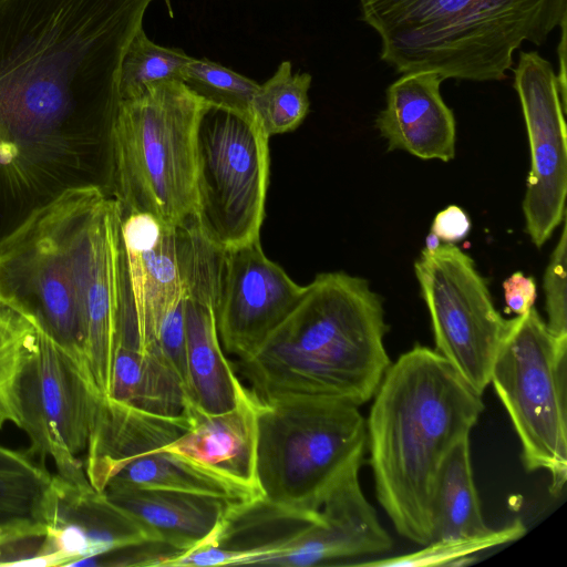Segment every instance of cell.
<instances>
[{"label": "cell", "instance_id": "cell-20", "mask_svg": "<svg viewBox=\"0 0 567 567\" xmlns=\"http://www.w3.org/2000/svg\"><path fill=\"white\" fill-rule=\"evenodd\" d=\"M260 403L248 389L234 409L207 414L187 399L189 426L163 447L262 496L256 473Z\"/></svg>", "mask_w": 567, "mask_h": 567}, {"label": "cell", "instance_id": "cell-28", "mask_svg": "<svg viewBox=\"0 0 567 567\" xmlns=\"http://www.w3.org/2000/svg\"><path fill=\"white\" fill-rule=\"evenodd\" d=\"M526 534L520 519L499 529H491L482 535L457 537L430 542L422 549L395 557L353 563L355 566L370 567H429L460 566L468 564L480 551L515 542Z\"/></svg>", "mask_w": 567, "mask_h": 567}, {"label": "cell", "instance_id": "cell-32", "mask_svg": "<svg viewBox=\"0 0 567 567\" xmlns=\"http://www.w3.org/2000/svg\"><path fill=\"white\" fill-rule=\"evenodd\" d=\"M503 289L508 312L522 316L534 307L536 282L533 277L514 272L503 282Z\"/></svg>", "mask_w": 567, "mask_h": 567}, {"label": "cell", "instance_id": "cell-1", "mask_svg": "<svg viewBox=\"0 0 567 567\" xmlns=\"http://www.w3.org/2000/svg\"><path fill=\"white\" fill-rule=\"evenodd\" d=\"M154 0H0V127L111 138L126 50Z\"/></svg>", "mask_w": 567, "mask_h": 567}, {"label": "cell", "instance_id": "cell-23", "mask_svg": "<svg viewBox=\"0 0 567 567\" xmlns=\"http://www.w3.org/2000/svg\"><path fill=\"white\" fill-rule=\"evenodd\" d=\"M320 519V511L295 509L260 496L229 504L217 530L206 543L240 553L246 558L245 565H265Z\"/></svg>", "mask_w": 567, "mask_h": 567}, {"label": "cell", "instance_id": "cell-4", "mask_svg": "<svg viewBox=\"0 0 567 567\" xmlns=\"http://www.w3.org/2000/svg\"><path fill=\"white\" fill-rule=\"evenodd\" d=\"M381 40V59L400 73L499 81L525 41L542 45L567 18V0H359Z\"/></svg>", "mask_w": 567, "mask_h": 567}, {"label": "cell", "instance_id": "cell-24", "mask_svg": "<svg viewBox=\"0 0 567 567\" xmlns=\"http://www.w3.org/2000/svg\"><path fill=\"white\" fill-rule=\"evenodd\" d=\"M53 475L29 452L0 444V551L45 535Z\"/></svg>", "mask_w": 567, "mask_h": 567}, {"label": "cell", "instance_id": "cell-21", "mask_svg": "<svg viewBox=\"0 0 567 567\" xmlns=\"http://www.w3.org/2000/svg\"><path fill=\"white\" fill-rule=\"evenodd\" d=\"M442 81L435 72L415 71L388 87L375 125L389 151L402 150L422 159L454 158L455 118L441 96Z\"/></svg>", "mask_w": 567, "mask_h": 567}, {"label": "cell", "instance_id": "cell-11", "mask_svg": "<svg viewBox=\"0 0 567 567\" xmlns=\"http://www.w3.org/2000/svg\"><path fill=\"white\" fill-rule=\"evenodd\" d=\"M100 400L73 359L37 321L16 386L18 427L30 439L28 452L51 457L56 474L69 482L90 483L79 454L86 450Z\"/></svg>", "mask_w": 567, "mask_h": 567}, {"label": "cell", "instance_id": "cell-16", "mask_svg": "<svg viewBox=\"0 0 567 567\" xmlns=\"http://www.w3.org/2000/svg\"><path fill=\"white\" fill-rule=\"evenodd\" d=\"M305 291L264 252L260 240L224 254L215 306L225 352L239 359L252 354L290 313Z\"/></svg>", "mask_w": 567, "mask_h": 567}, {"label": "cell", "instance_id": "cell-19", "mask_svg": "<svg viewBox=\"0 0 567 567\" xmlns=\"http://www.w3.org/2000/svg\"><path fill=\"white\" fill-rule=\"evenodd\" d=\"M223 268L199 271L186 284L185 369L186 393L207 414L234 409L247 393L221 346L215 306Z\"/></svg>", "mask_w": 567, "mask_h": 567}, {"label": "cell", "instance_id": "cell-30", "mask_svg": "<svg viewBox=\"0 0 567 567\" xmlns=\"http://www.w3.org/2000/svg\"><path fill=\"white\" fill-rule=\"evenodd\" d=\"M182 82L210 104L250 112V103L259 87L255 81L206 59L188 62Z\"/></svg>", "mask_w": 567, "mask_h": 567}, {"label": "cell", "instance_id": "cell-26", "mask_svg": "<svg viewBox=\"0 0 567 567\" xmlns=\"http://www.w3.org/2000/svg\"><path fill=\"white\" fill-rule=\"evenodd\" d=\"M489 528L482 515L474 483L470 436L460 440L444 457L431 499V542L482 535Z\"/></svg>", "mask_w": 567, "mask_h": 567}, {"label": "cell", "instance_id": "cell-9", "mask_svg": "<svg viewBox=\"0 0 567 567\" xmlns=\"http://www.w3.org/2000/svg\"><path fill=\"white\" fill-rule=\"evenodd\" d=\"M189 426L187 413L162 415L112 399L100 400L83 463L99 492L123 488L168 489L212 496L228 503L260 495L163 446Z\"/></svg>", "mask_w": 567, "mask_h": 567}, {"label": "cell", "instance_id": "cell-27", "mask_svg": "<svg viewBox=\"0 0 567 567\" xmlns=\"http://www.w3.org/2000/svg\"><path fill=\"white\" fill-rule=\"evenodd\" d=\"M309 73H292L289 61H284L275 74L259 85L251 103L250 113L264 133L270 138L295 131L309 112Z\"/></svg>", "mask_w": 567, "mask_h": 567}, {"label": "cell", "instance_id": "cell-7", "mask_svg": "<svg viewBox=\"0 0 567 567\" xmlns=\"http://www.w3.org/2000/svg\"><path fill=\"white\" fill-rule=\"evenodd\" d=\"M49 207L76 295L90 377L104 400L110 394L123 301L122 209L94 185L69 188Z\"/></svg>", "mask_w": 567, "mask_h": 567}, {"label": "cell", "instance_id": "cell-5", "mask_svg": "<svg viewBox=\"0 0 567 567\" xmlns=\"http://www.w3.org/2000/svg\"><path fill=\"white\" fill-rule=\"evenodd\" d=\"M208 102L182 81L121 100L111 133V196L169 225L196 214V133Z\"/></svg>", "mask_w": 567, "mask_h": 567}, {"label": "cell", "instance_id": "cell-6", "mask_svg": "<svg viewBox=\"0 0 567 567\" xmlns=\"http://www.w3.org/2000/svg\"><path fill=\"white\" fill-rule=\"evenodd\" d=\"M256 473L265 498L319 512L330 492L360 472L367 450L359 406L320 396L260 401Z\"/></svg>", "mask_w": 567, "mask_h": 567}, {"label": "cell", "instance_id": "cell-12", "mask_svg": "<svg viewBox=\"0 0 567 567\" xmlns=\"http://www.w3.org/2000/svg\"><path fill=\"white\" fill-rule=\"evenodd\" d=\"M414 271L430 313L435 351L482 395L509 320L494 307L474 260L457 246L446 243L432 251L424 249Z\"/></svg>", "mask_w": 567, "mask_h": 567}, {"label": "cell", "instance_id": "cell-2", "mask_svg": "<svg viewBox=\"0 0 567 567\" xmlns=\"http://www.w3.org/2000/svg\"><path fill=\"white\" fill-rule=\"evenodd\" d=\"M434 349L415 344L388 368L365 419L377 498L404 538L431 542V499L449 451L484 403Z\"/></svg>", "mask_w": 567, "mask_h": 567}, {"label": "cell", "instance_id": "cell-10", "mask_svg": "<svg viewBox=\"0 0 567 567\" xmlns=\"http://www.w3.org/2000/svg\"><path fill=\"white\" fill-rule=\"evenodd\" d=\"M269 137L250 112L208 103L196 133V214L228 250L260 240L269 183Z\"/></svg>", "mask_w": 567, "mask_h": 567}, {"label": "cell", "instance_id": "cell-22", "mask_svg": "<svg viewBox=\"0 0 567 567\" xmlns=\"http://www.w3.org/2000/svg\"><path fill=\"white\" fill-rule=\"evenodd\" d=\"M103 493L126 511L153 540L166 543L182 553L210 540L231 504L212 496L168 489L123 488Z\"/></svg>", "mask_w": 567, "mask_h": 567}, {"label": "cell", "instance_id": "cell-34", "mask_svg": "<svg viewBox=\"0 0 567 567\" xmlns=\"http://www.w3.org/2000/svg\"><path fill=\"white\" fill-rule=\"evenodd\" d=\"M19 310L0 298V378L8 369L16 344Z\"/></svg>", "mask_w": 567, "mask_h": 567}, {"label": "cell", "instance_id": "cell-18", "mask_svg": "<svg viewBox=\"0 0 567 567\" xmlns=\"http://www.w3.org/2000/svg\"><path fill=\"white\" fill-rule=\"evenodd\" d=\"M321 519L309 526L264 566L310 567L339 560L382 555L391 550V536L365 497L359 472L341 481L320 507Z\"/></svg>", "mask_w": 567, "mask_h": 567}, {"label": "cell", "instance_id": "cell-25", "mask_svg": "<svg viewBox=\"0 0 567 567\" xmlns=\"http://www.w3.org/2000/svg\"><path fill=\"white\" fill-rule=\"evenodd\" d=\"M107 399L155 414L179 415L188 396L164 355L118 347Z\"/></svg>", "mask_w": 567, "mask_h": 567}, {"label": "cell", "instance_id": "cell-8", "mask_svg": "<svg viewBox=\"0 0 567 567\" xmlns=\"http://www.w3.org/2000/svg\"><path fill=\"white\" fill-rule=\"evenodd\" d=\"M567 339H558L532 307L509 320L489 384L505 408L529 472L550 475L558 495L567 480Z\"/></svg>", "mask_w": 567, "mask_h": 567}, {"label": "cell", "instance_id": "cell-35", "mask_svg": "<svg viewBox=\"0 0 567 567\" xmlns=\"http://www.w3.org/2000/svg\"><path fill=\"white\" fill-rule=\"evenodd\" d=\"M567 19V18H566ZM566 19H564L560 23L561 28V38L558 44V58H559V73L557 75L560 96L564 107L566 109L567 94H566Z\"/></svg>", "mask_w": 567, "mask_h": 567}, {"label": "cell", "instance_id": "cell-3", "mask_svg": "<svg viewBox=\"0 0 567 567\" xmlns=\"http://www.w3.org/2000/svg\"><path fill=\"white\" fill-rule=\"evenodd\" d=\"M388 330L382 299L365 279L322 272L260 347L237 360L238 371L260 401L320 396L361 406L391 364Z\"/></svg>", "mask_w": 567, "mask_h": 567}, {"label": "cell", "instance_id": "cell-14", "mask_svg": "<svg viewBox=\"0 0 567 567\" xmlns=\"http://www.w3.org/2000/svg\"><path fill=\"white\" fill-rule=\"evenodd\" d=\"M0 298L32 316L73 359L96 392L87 369L74 286L54 233L49 203L31 212L0 239Z\"/></svg>", "mask_w": 567, "mask_h": 567}, {"label": "cell", "instance_id": "cell-17", "mask_svg": "<svg viewBox=\"0 0 567 567\" xmlns=\"http://www.w3.org/2000/svg\"><path fill=\"white\" fill-rule=\"evenodd\" d=\"M146 540L153 539L104 493L54 474L47 533L23 566H74Z\"/></svg>", "mask_w": 567, "mask_h": 567}, {"label": "cell", "instance_id": "cell-36", "mask_svg": "<svg viewBox=\"0 0 567 567\" xmlns=\"http://www.w3.org/2000/svg\"><path fill=\"white\" fill-rule=\"evenodd\" d=\"M441 239L432 231L425 238V250L432 251L441 246Z\"/></svg>", "mask_w": 567, "mask_h": 567}, {"label": "cell", "instance_id": "cell-13", "mask_svg": "<svg viewBox=\"0 0 567 567\" xmlns=\"http://www.w3.org/2000/svg\"><path fill=\"white\" fill-rule=\"evenodd\" d=\"M196 228L195 217L169 225L148 213L122 210L123 301L117 348L164 355L157 346L158 332L168 311L187 292Z\"/></svg>", "mask_w": 567, "mask_h": 567}, {"label": "cell", "instance_id": "cell-15", "mask_svg": "<svg viewBox=\"0 0 567 567\" xmlns=\"http://www.w3.org/2000/svg\"><path fill=\"white\" fill-rule=\"evenodd\" d=\"M512 70L530 150L523 213L526 231L540 248L566 215V109L553 65L537 52H520Z\"/></svg>", "mask_w": 567, "mask_h": 567}, {"label": "cell", "instance_id": "cell-29", "mask_svg": "<svg viewBox=\"0 0 567 567\" xmlns=\"http://www.w3.org/2000/svg\"><path fill=\"white\" fill-rule=\"evenodd\" d=\"M192 60L181 50L161 47L146 35L143 28L132 39L124 55L120 75V99L142 94L151 84L177 80Z\"/></svg>", "mask_w": 567, "mask_h": 567}, {"label": "cell", "instance_id": "cell-31", "mask_svg": "<svg viewBox=\"0 0 567 567\" xmlns=\"http://www.w3.org/2000/svg\"><path fill=\"white\" fill-rule=\"evenodd\" d=\"M566 246L567 231L564 223L560 238L551 252L544 275V291L548 330L558 339H567L566 311Z\"/></svg>", "mask_w": 567, "mask_h": 567}, {"label": "cell", "instance_id": "cell-33", "mask_svg": "<svg viewBox=\"0 0 567 567\" xmlns=\"http://www.w3.org/2000/svg\"><path fill=\"white\" fill-rule=\"evenodd\" d=\"M471 230L467 214L456 205L441 210L432 223L431 231L445 243H456L465 238Z\"/></svg>", "mask_w": 567, "mask_h": 567}]
</instances>
